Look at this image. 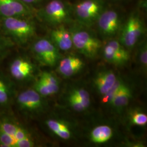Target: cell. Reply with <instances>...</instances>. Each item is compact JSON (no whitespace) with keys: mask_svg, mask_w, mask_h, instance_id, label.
Wrapping results in <instances>:
<instances>
[{"mask_svg":"<svg viewBox=\"0 0 147 147\" xmlns=\"http://www.w3.org/2000/svg\"><path fill=\"white\" fill-rule=\"evenodd\" d=\"M0 23L6 36L20 44L28 42L36 33L34 24L27 18L8 17L0 19Z\"/></svg>","mask_w":147,"mask_h":147,"instance_id":"6da1fadb","label":"cell"},{"mask_svg":"<svg viewBox=\"0 0 147 147\" xmlns=\"http://www.w3.org/2000/svg\"><path fill=\"white\" fill-rule=\"evenodd\" d=\"M73 45L80 53L88 58L95 57L100 50V40L89 31L74 28L70 31Z\"/></svg>","mask_w":147,"mask_h":147,"instance_id":"7a4b0ae2","label":"cell"},{"mask_svg":"<svg viewBox=\"0 0 147 147\" xmlns=\"http://www.w3.org/2000/svg\"><path fill=\"white\" fill-rule=\"evenodd\" d=\"M104 9V0H83L74 7L73 12L80 22L88 26L96 21Z\"/></svg>","mask_w":147,"mask_h":147,"instance_id":"3957f363","label":"cell"},{"mask_svg":"<svg viewBox=\"0 0 147 147\" xmlns=\"http://www.w3.org/2000/svg\"><path fill=\"white\" fill-rule=\"evenodd\" d=\"M143 32V23L140 14L133 12L128 18L121 35V44L128 48L133 47Z\"/></svg>","mask_w":147,"mask_h":147,"instance_id":"277c9868","label":"cell"},{"mask_svg":"<svg viewBox=\"0 0 147 147\" xmlns=\"http://www.w3.org/2000/svg\"><path fill=\"white\" fill-rule=\"evenodd\" d=\"M32 50L40 63L49 67L55 65L60 57L58 48L47 38L39 39L34 42Z\"/></svg>","mask_w":147,"mask_h":147,"instance_id":"5b68a950","label":"cell"},{"mask_svg":"<svg viewBox=\"0 0 147 147\" xmlns=\"http://www.w3.org/2000/svg\"><path fill=\"white\" fill-rule=\"evenodd\" d=\"M39 14L47 22L58 25L68 19L70 10L68 5L62 0H52L42 8Z\"/></svg>","mask_w":147,"mask_h":147,"instance_id":"8992f818","label":"cell"},{"mask_svg":"<svg viewBox=\"0 0 147 147\" xmlns=\"http://www.w3.org/2000/svg\"><path fill=\"white\" fill-rule=\"evenodd\" d=\"M96 22L102 34L105 37H112L116 34L121 26V16L115 9H105Z\"/></svg>","mask_w":147,"mask_h":147,"instance_id":"52a82bcc","label":"cell"},{"mask_svg":"<svg viewBox=\"0 0 147 147\" xmlns=\"http://www.w3.org/2000/svg\"><path fill=\"white\" fill-rule=\"evenodd\" d=\"M31 8L21 0H0V19L11 16L30 18Z\"/></svg>","mask_w":147,"mask_h":147,"instance_id":"ba28073f","label":"cell"},{"mask_svg":"<svg viewBox=\"0 0 147 147\" xmlns=\"http://www.w3.org/2000/svg\"><path fill=\"white\" fill-rule=\"evenodd\" d=\"M17 102L22 110L35 111L42 106V96L34 89H28L21 92L18 96Z\"/></svg>","mask_w":147,"mask_h":147,"instance_id":"9c48e42d","label":"cell"},{"mask_svg":"<svg viewBox=\"0 0 147 147\" xmlns=\"http://www.w3.org/2000/svg\"><path fill=\"white\" fill-rule=\"evenodd\" d=\"M9 70L13 78L19 81H22L31 76L34 71V67L33 64L26 59L19 57L11 62Z\"/></svg>","mask_w":147,"mask_h":147,"instance_id":"30bf717a","label":"cell"},{"mask_svg":"<svg viewBox=\"0 0 147 147\" xmlns=\"http://www.w3.org/2000/svg\"><path fill=\"white\" fill-rule=\"evenodd\" d=\"M50 36L53 43L62 51L69 50L73 46L70 32L63 25H61L52 30Z\"/></svg>","mask_w":147,"mask_h":147,"instance_id":"8fae6325","label":"cell"},{"mask_svg":"<svg viewBox=\"0 0 147 147\" xmlns=\"http://www.w3.org/2000/svg\"><path fill=\"white\" fill-rule=\"evenodd\" d=\"M84 64L79 57L70 56L61 61L58 71L65 77H70L77 73L83 68Z\"/></svg>","mask_w":147,"mask_h":147,"instance_id":"7c38bea8","label":"cell"},{"mask_svg":"<svg viewBox=\"0 0 147 147\" xmlns=\"http://www.w3.org/2000/svg\"><path fill=\"white\" fill-rule=\"evenodd\" d=\"M117 80L115 74L110 71L99 74L94 80L95 85L99 92L102 95L105 94L115 84Z\"/></svg>","mask_w":147,"mask_h":147,"instance_id":"4fadbf2b","label":"cell"},{"mask_svg":"<svg viewBox=\"0 0 147 147\" xmlns=\"http://www.w3.org/2000/svg\"><path fill=\"white\" fill-rule=\"evenodd\" d=\"M103 53L104 58L107 62L117 65L125 63L130 58L129 55L119 53L107 44L104 48Z\"/></svg>","mask_w":147,"mask_h":147,"instance_id":"5bb4252c","label":"cell"},{"mask_svg":"<svg viewBox=\"0 0 147 147\" xmlns=\"http://www.w3.org/2000/svg\"><path fill=\"white\" fill-rule=\"evenodd\" d=\"M131 97L130 88L124 84L117 92L111 104L116 108H122L128 104Z\"/></svg>","mask_w":147,"mask_h":147,"instance_id":"9a60e30c","label":"cell"},{"mask_svg":"<svg viewBox=\"0 0 147 147\" xmlns=\"http://www.w3.org/2000/svg\"><path fill=\"white\" fill-rule=\"evenodd\" d=\"M113 132L110 126L100 125L96 126L90 133L92 141L96 143H103L108 141L112 136Z\"/></svg>","mask_w":147,"mask_h":147,"instance_id":"2e32d148","label":"cell"},{"mask_svg":"<svg viewBox=\"0 0 147 147\" xmlns=\"http://www.w3.org/2000/svg\"><path fill=\"white\" fill-rule=\"evenodd\" d=\"M48 127L56 135L64 140H68L71 137V133L67 126L61 121L50 119L46 123Z\"/></svg>","mask_w":147,"mask_h":147,"instance_id":"e0dca14e","label":"cell"},{"mask_svg":"<svg viewBox=\"0 0 147 147\" xmlns=\"http://www.w3.org/2000/svg\"><path fill=\"white\" fill-rule=\"evenodd\" d=\"M21 127L18 124L8 119H3L0 121V131L5 132L14 138Z\"/></svg>","mask_w":147,"mask_h":147,"instance_id":"ac0fdd59","label":"cell"},{"mask_svg":"<svg viewBox=\"0 0 147 147\" xmlns=\"http://www.w3.org/2000/svg\"><path fill=\"white\" fill-rule=\"evenodd\" d=\"M14 44L9 37L0 34V62L9 52Z\"/></svg>","mask_w":147,"mask_h":147,"instance_id":"d6986e66","label":"cell"},{"mask_svg":"<svg viewBox=\"0 0 147 147\" xmlns=\"http://www.w3.org/2000/svg\"><path fill=\"white\" fill-rule=\"evenodd\" d=\"M40 78L42 79V80H44L46 82V84L52 90L53 94L58 92L59 90L58 81L53 74L48 72H44L40 75Z\"/></svg>","mask_w":147,"mask_h":147,"instance_id":"ffe728a7","label":"cell"},{"mask_svg":"<svg viewBox=\"0 0 147 147\" xmlns=\"http://www.w3.org/2000/svg\"><path fill=\"white\" fill-rule=\"evenodd\" d=\"M11 92L9 86L5 80L0 78V104H7L10 99Z\"/></svg>","mask_w":147,"mask_h":147,"instance_id":"44dd1931","label":"cell"},{"mask_svg":"<svg viewBox=\"0 0 147 147\" xmlns=\"http://www.w3.org/2000/svg\"><path fill=\"white\" fill-rule=\"evenodd\" d=\"M124 84V82L121 81V80H116V82L113 86L104 95V97L102 98V102L107 104V103H110L114 98V96L116 94L118 90L121 88V86Z\"/></svg>","mask_w":147,"mask_h":147,"instance_id":"7402d4cb","label":"cell"},{"mask_svg":"<svg viewBox=\"0 0 147 147\" xmlns=\"http://www.w3.org/2000/svg\"><path fill=\"white\" fill-rule=\"evenodd\" d=\"M70 94L80 100L87 108L89 107L90 102V95L86 90L82 88L74 89Z\"/></svg>","mask_w":147,"mask_h":147,"instance_id":"603a6c76","label":"cell"},{"mask_svg":"<svg viewBox=\"0 0 147 147\" xmlns=\"http://www.w3.org/2000/svg\"><path fill=\"white\" fill-rule=\"evenodd\" d=\"M34 88L42 96H47L53 94L52 90L46 82L40 78L37 81L34 86Z\"/></svg>","mask_w":147,"mask_h":147,"instance_id":"cb8c5ba5","label":"cell"},{"mask_svg":"<svg viewBox=\"0 0 147 147\" xmlns=\"http://www.w3.org/2000/svg\"><path fill=\"white\" fill-rule=\"evenodd\" d=\"M18 141L14 137L0 131V147H17Z\"/></svg>","mask_w":147,"mask_h":147,"instance_id":"d4e9b609","label":"cell"},{"mask_svg":"<svg viewBox=\"0 0 147 147\" xmlns=\"http://www.w3.org/2000/svg\"><path fill=\"white\" fill-rule=\"evenodd\" d=\"M132 123L138 126H144L147 123V116L141 112H135L131 117Z\"/></svg>","mask_w":147,"mask_h":147,"instance_id":"484cf974","label":"cell"},{"mask_svg":"<svg viewBox=\"0 0 147 147\" xmlns=\"http://www.w3.org/2000/svg\"><path fill=\"white\" fill-rule=\"evenodd\" d=\"M68 101L70 105L75 111L81 112L87 109V107L80 100L75 97L73 95L70 94H69Z\"/></svg>","mask_w":147,"mask_h":147,"instance_id":"4316f807","label":"cell"},{"mask_svg":"<svg viewBox=\"0 0 147 147\" xmlns=\"http://www.w3.org/2000/svg\"><path fill=\"white\" fill-rule=\"evenodd\" d=\"M139 58L141 63L144 68H147V47L146 42L143 43L140 49Z\"/></svg>","mask_w":147,"mask_h":147,"instance_id":"83f0119b","label":"cell"},{"mask_svg":"<svg viewBox=\"0 0 147 147\" xmlns=\"http://www.w3.org/2000/svg\"><path fill=\"white\" fill-rule=\"evenodd\" d=\"M34 142L30 136L27 137L18 141L17 147H31L34 146Z\"/></svg>","mask_w":147,"mask_h":147,"instance_id":"f1b7e54d","label":"cell"},{"mask_svg":"<svg viewBox=\"0 0 147 147\" xmlns=\"http://www.w3.org/2000/svg\"><path fill=\"white\" fill-rule=\"evenodd\" d=\"M24 3H26L27 5L28 4H33V3H37L38 2H40L44 0H21Z\"/></svg>","mask_w":147,"mask_h":147,"instance_id":"f546056e","label":"cell"}]
</instances>
